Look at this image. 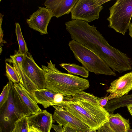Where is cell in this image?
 Listing matches in <instances>:
<instances>
[{"mask_svg": "<svg viewBox=\"0 0 132 132\" xmlns=\"http://www.w3.org/2000/svg\"><path fill=\"white\" fill-rule=\"evenodd\" d=\"M10 87L8 82L5 86L0 96V107L7 100L9 94Z\"/></svg>", "mask_w": 132, "mask_h": 132, "instance_id": "44dd1931", "label": "cell"}, {"mask_svg": "<svg viewBox=\"0 0 132 132\" xmlns=\"http://www.w3.org/2000/svg\"><path fill=\"white\" fill-rule=\"evenodd\" d=\"M129 35L132 38V22H130L128 28Z\"/></svg>", "mask_w": 132, "mask_h": 132, "instance_id": "83f0119b", "label": "cell"}, {"mask_svg": "<svg viewBox=\"0 0 132 132\" xmlns=\"http://www.w3.org/2000/svg\"><path fill=\"white\" fill-rule=\"evenodd\" d=\"M14 86L26 108L29 116L42 110L33 95L28 91L20 83H14Z\"/></svg>", "mask_w": 132, "mask_h": 132, "instance_id": "4fadbf2b", "label": "cell"}, {"mask_svg": "<svg viewBox=\"0 0 132 132\" xmlns=\"http://www.w3.org/2000/svg\"><path fill=\"white\" fill-rule=\"evenodd\" d=\"M86 132H97V131H96V130L90 129Z\"/></svg>", "mask_w": 132, "mask_h": 132, "instance_id": "f546056e", "label": "cell"}, {"mask_svg": "<svg viewBox=\"0 0 132 132\" xmlns=\"http://www.w3.org/2000/svg\"><path fill=\"white\" fill-rule=\"evenodd\" d=\"M64 97V96L62 94L59 93H56L54 98L53 105H55L57 104L60 103L63 101Z\"/></svg>", "mask_w": 132, "mask_h": 132, "instance_id": "603a6c76", "label": "cell"}, {"mask_svg": "<svg viewBox=\"0 0 132 132\" xmlns=\"http://www.w3.org/2000/svg\"><path fill=\"white\" fill-rule=\"evenodd\" d=\"M97 130V132H113L109 127L108 121Z\"/></svg>", "mask_w": 132, "mask_h": 132, "instance_id": "7402d4cb", "label": "cell"}, {"mask_svg": "<svg viewBox=\"0 0 132 132\" xmlns=\"http://www.w3.org/2000/svg\"><path fill=\"white\" fill-rule=\"evenodd\" d=\"M110 0H78L71 12V19L91 22L99 19L102 5Z\"/></svg>", "mask_w": 132, "mask_h": 132, "instance_id": "52a82bcc", "label": "cell"}, {"mask_svg": "<svg viewBox=\"0 0 132 132\" xmlns=\"http://www.w3.org/2000/svg\"><path fill=\"white\" fill-rule=\"evenodd\" d=\"M28 116H23L15 123L11 132H29Z\"/></svg>", "mask_w": 132, "mask_h": 132, "instance_id": "ffe728a7", "label": "cell"}, {"mask_svg": "<svg viewBox=\"0 0 132 132\" xmlns=\"http://www.w3.org/2000/svg\"><path fill=\"white\" fill-rule=\"evenodd\" d=\"M59 65L70 74L79 75L85 78L88 77L89 71L84 67L70 63H62Z\"/></svg>", "mask_w": 132, "mask_h": 132, "instance_id": "e0dca14e", "label": "cell"}, {"mask_svg": "<svg viewBox=\"0 0 132 132\" xmlns=\"http://www.w3.org/2000/svg\"><path fill=\"white\" fill-rule=\"evenodd\" d=\"M107 95L103 97L100 98L99 100L100 104L102 107H104L106 106L109 100L108 96H107Z\"/></svg>", "mask_w": 132, "mask_h": 132, "instance_id": "cb8c5ba5", "label": "cell"}, {"mask_svg": "<svg viewBox=\"0 0 132 132\" xmlns=\"http://www.w3.org/2000/svg\"><path fill=\"white\" fill-rule=\"evenodd\" d=\"M38 9L31 15L26 22L31 28L42 34H48L47 27L53 17L52 11L46 7H38Z\"/></svg>", "mask_w": 132, "mask_h": 132, "instance_id": "30bf717a", "label": "cell"}, {"mask_svg": "<svg viewBox=\"0 0 132 132\" xmlns=\"http://www.w3.org/2000/svg\"><path fill=\"white\" fill-rule=\"evenodd\" d=\"M132 90V71L127 73L113 81L106 91L110 93L109 100L128 95Z\"/></svg>", "mask_w": 132, "mask_h": 132, "instance_id": "9c48e42d", "label": "cell"}, {"mask_svg": "<svg viewBox=\"0 0 132 132\" xmlns=\"http://www.w3.org/2000/svg\"><path fill=\"white\" fill-rule=\"evenodd\" d=\"M29 132H42L39 129L32 126L29 127Z\"/></svg>", "mask_w": 132, "mask_h": 132, "instance_id": "4316f807", "label": "cell"}, {"mask_svg": "<svg viewBox=\"0 0 132 132\" xmlns=\"http://www.w3.org/2000/svg\"><path fill=\"white\" fill-rule=\"evenodd\" d=\"M5 61L12 63L15 67L20 83L31 94L37 89L46 88L44 71L37 64L29 52L24 55L16 51Z\"/></svg>", "mask_w": 132, "mask_h": 132, "instance_id": "3957f363", "label": "cell"}, {"mask_svg": "<svg viewBox=\"0 0 132 132\" xmlns=\"http://www.w3.org/2000/svg\"><path fill=\"white\" fill-rule=\"evenodd\" d=\"M6 76L9 80L14 84L20 82V79L18 72L15 67L12 66L7 62H5Z\"/></svg>", "mask_w": 132, "mask_h": 132, "instance_id": "d6986e66", "label": "cell"}, {"mask_svg": "<svg viewBox=\"0 0 132 132\" xmlns=\"http://www.w3.org/2000/svg\"><path fill=\"white\" fill-rule=\"evenodd\" d=\"M15 25V32L19 46L18 52L20 54L26 55L28 52V49L22 33L20 26L18 22L16 23Z\"/></svg>", "mask_w": 132, "mask_h": 132, "instance_id": "ac0fdd59", "label": "cell"}, {"mask_svg": "<svg viewBox=\"0 0 132 132\" xmlns=\"http://www.w3.org/2000/svg\"><path fill=\"white\" fill-rule=\"evenodd\" d=\"M62 126L59 124L58 125L53 124L52 128L56 132H63V128L62 127Z\"/></svg>", "mask_w": 132, "mask_h": 132, "instance_id": "d4e9b609", "label": "cell"}, {"mask_svg": "<svg viewBox=\"0 0 132 132\" xmlns=\"http://www.w3.org/2000/svg\"><path fill=\"white\" fill-rule=\"evenodd\" d=\"M127 132H132V129H131L130 128L127 130Z\"/></svg>", "mask_w": 132, "mask_h": 132, "instance_id": "4dcf8cb0", "label": "cell"}, {"mask_svg": "<svg viewBox=\"0 0 132 132\" xmlns=\"http://www.w3.org/2000/svg\"><path fill=\"white\" fill-rule=\"evenodd\" d=\"M68 45L75 58L88 71L97 75L116 76L115 72L96 54L82 44L72 40Z\"/></svg>", "mask_w": 132, "mask_h": 132, "instance_id": "5b68a950", "label": "cell"}, {"mask_svg": "<svg viewBox=\"0 0 132 132\" xmlns=\"http://www.w3.org/2000/svg\"><path fill=\"white\" fill-rule=\"evenodd\" d=\"M127 107L128 111L132 116V105H129Z\"/></svg>", "mask_w": 132, "mask_h": 132, "instance_id": "f1b7e54d", "label": "cell"}, {"mask_svg": "<svg viewBox=\"0 0 132 132\" xmlns=\"http://www.w3.org/2000/svg\"><path fill=\"white\" fill-rule=\"evenodd\" d=\"M44 71L46 88L56 93L69 97L88 88V80L59 70L50 60L47 65H42Z\"/></svg>", "mask_w": 132, "mask_h": 132, "instance_id": "7a4b0ae2", "label": "cell"}, {"mask_svg": "<svg viewBox=\"0 0 132 132\" xmlns=\"http://www.w3.org/2000/svg\"><path fill=\"white\" fill-rule=\"evenodd\" d=\"M55 110L53 118L59 124L72 128L78 132H86L91 129L86 125L62 108L53 105Z\"/></svg>", "mask_w": 132, "mask_h": 132, "instance_id": "ba28073f", "label": "cell"}, {"mask_svg": "<svg viewBox=\"0 0 132 132\" xmlns=\"http://www.w3.org/2000/svg\"><path fill=\"white\" fill-rule=\"evenodd\" d=\"M56 94L46 88L37 89L34 92L33 95L37 103L46 108L54 105V98Z\"/></svg>", "mask_w": 132, "mask_h": 132, "instance_id": "9a60e30c", "label": "cell"}, {"mask_svg": "<svg viewBox=\"0 0 132 132\" xmlns=\"http://www.w3.org/2000/svg\"><path fill=\"white\" fill-rule=\"evenodd\" d=\"M131 105H132V94L109 100L105 108L109 113H112L118 108Z\"/></svg>", "mask_w": 132, "mask_h": 132, "instance_id": "2e32d148", "label": "cell"}, {"mask_svg": "<svg viewBox=\"0 0 132 132\" xmlns=\"http://www.w3.org/2000/svg\"><path fill=\"white\" fill-rule=\"evenodd\" d=\"M100 98L83 91L73 96H64L55 105L69 112L91 129L97 130L108 121L110 113L100 104Z\"/></svg>", "mask_w": 132, "mask_h": 132, "instance_id": "6da1fadb", "label": "cell"}, {"mask_svg": "<svg viewBox=\"0 0 132 132\" xmlns=\"http://www.w3.org/2000/svg\"><path fill=\"white\" fill-rule=\"evenodd\" d=\"M52 114L45 110L28 116L29 127L32 126L42 132H50L53 120Z\"/></svg>", "mask_w": 132, "mask_h": 132, "instance_id": "8fae6325", "label": "cell"}, {"mask_svg": "<svg viewBox=\"0 0 132 132\" xmlns=\"http://www.w3.org/2000/svg\"><path fill=\"white\" fill-rule=\"evenodd\" d=\"M78 0H47L44 4L52 12L53 16L58 18L71 12Z\"/></svg>", "mask_w": 132, "mask_h": 132, "instance_id": "7c38bea8", "label": "cell"}, {"mask_svg": "<svg viewBox=\"0 0 132 132\" xmlns=\"http://www.w3.org/2000/svg\"><path fill=\"white\" fill-rule=\"evenodd\" d=\"M108 27L124 35L132 16V0H117L109 9Z\"/></svg>", "mask_w": 132, "mask_h": 132, "instance_id": "8992f818", "label": "cell"}, {"mask_svg": "<svg viewBox=\"0 0 132 132\" xmlns=\"http://www.w3.org/2000/svg\"><path fill=\"white\" fill-rule=\"evenodd\" d=\"M63 132H78L74 129L70 127L63 126Z\"/></svg>", "mask_w": 132, "mask_h": 132, "instance_id": "484cf974", "label": "cell"}, {"mask_svg": "<svg viewBox=\"0 0 132 132\" xmlns=\"http://www.w3.org/2000/svg\"><path fill=\"white\" fill-rule=\"evenodd\" d=\"M8 82L10 89L6 101L0 107V132H11L16 122L21 117L23 103L15 90L14 83Z\"/></svg>", "mask_w": 132, "mask_h": 132, "instance_id": "277c9868", "label": "cell"}, {"mask_svg": "<svg viewBox=\"0 0 132 132\" xmlns=\"http://www.w3.org/2000/svg\"><path fill=\"white\" fill-rule=\"evenodd\" d=\"M108 122L113 132H127L130 128L129 119H125L118 113H110Z\"/></svg>", "mask_w": 132, "mask_h": 132, "instance_id": "5bb4252c", "label": "cell"}]
</instances>
